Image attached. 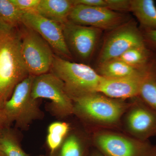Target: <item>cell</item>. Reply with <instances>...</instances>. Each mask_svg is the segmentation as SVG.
<instances>
[{
	"mask_svg": "<svg viewBox=\"0 0 156 156\" xmlns=\"http://www.w3.org/2000/svg\"><path fill=\"white\" fill-rule=\"evenodd\" d=\"M18 28L0 23V108L30 75L21 53Z\"/></svg>",
	"mask_w": 156,
	"mask_h": 156,
	"instance_id": "6da1fadb",
	"label": "cell"
},
{
	"mask_svg": "<svg viewBox=\"0 0 156 156\" xmlns=\"http://www.w3.org/2000/svg\"><path fill=\"white\" fill-rule=\"evenodd\" d=\"M72 100L74 114L88 122L103 126L118 124L131 105L98 92L74 98Z\"/></svg>",
	"mask_w": 156,
	"mask_h": 156,
	"instance_id": "7a4b0ae2",
	"label": "cell"
},
{
	"mask_svg": "<svg viewBox=\"0 0 156 156\" xmlns=\"http://www.w3.org/2000/svg\"><path fill=\"white\" fill-rule=\"evenodd\" d=\"M50 71L63 82L72 99L98 92L103 78L89 66L73 62L55 55Z\"/></svg>",
	"mask_w": 156,
	"mask_h": 156,
	"instance_id": "3957f363",
	"label": "cell"
},
{
	"mask_svg": "<svg viewBox=\"0 0 156 156\" xmlns=\"http://www.w3.org/2000/svg\"><path fill=\"white\" fill-rule=\"evenodd\" d=\"M34 76L29 75L18 84L11 97L1 108L10 125L15 122L17 127L24 129L33 121L43 117L38 100L32 96Z\"/></svg>",
	"mask_w": 156,
	"mask_h": 156,
	"instance_id": "277c9868",
	"label": "cell"
},
{
	"mask_svg": "<svg viewBox=\"0 0 156 156\" xmlns=\"http://www.w3.org/2000/svg\"><path fill=\"white\" fill-rule=\"evenodd\" d=\"M20 27L21 53L30 75L48 73L55 56L52 48L36 32L23 24Z\"/></svg>",
	"mask_w": 156,
	"mask_h": 156,
	"instance_id": "5b68a950",
	"label": "cell"
},
{
	"mask_svg": "<svg viewBox=\"0 0 156 156\" xmlns=\"http://www.w3.org/2000/svg\"><path fill=\"white\" fill-rule=\"evenodd\" d=\"M31 95L35 100L45 98L51 101V108L58 118L74 114L73 102L68 94L64 83L52 73L34 76Z\"/></svg>",
	"mask_w": 156,
	"mask_h": 156,
	"instance_id": "8992f818",
	"label": "cell"
},
{
	"mask_svg": "<svg viewBox=\"0 0 156 156\" xmlns=\"http://www.w3.org/2000/svg\"><path fill=\"white\" fill-rule=\"evenodd\" d=\"M147 45L142 31L129 21L110 31L104 42L98 59V64L119 58L134 47Z\"/></svg>",
	"mask_w": 156,
	"mask_h": 156,
	"instance_id": "52a82bcc",
	"label": "cell"
},
{
	"mask_svg": "<svg viewBox=\"0 0 156 156\" xmlns=\"http://www.w3.org/2000/svg\"><path fill=\"white\" fill-rule=\"evenodd\" d=\"M93 141L105 156H145L152 146L148 141L107 131L95 133Z\"/></svg>",
	"mask_w": 156,
	"mask_h": 156,
	"instance_id": "ba28073f",
	"label": "cell"
},
{
	"mask_svg": "<svg viewBox=\"0 0 156 156\" xmlns=\"http://www.w3.org/2000/svg\"><path fill=\"white\" fill-rule=\"evenodd\" d=\"M69 20L80 25L92 27L101 30L111 31L128 22V17L119 12L104 7L74 5Z\"/></svg>",
	"mask_w": 156,
	"mask_h": 156,
	"instance_id": "9c48e42d",
	"label": "cell"
},
{
	"mask_svg": "<svg viewBox=\"0 0 156 156\" xmlns=\"http://www.w3.org/2000/svg\"><path fill=\"white\" fill-rule=\"evenodd\" d=\"M61 25L66 45L72 55L73 54L83 60L90 58L102 30L76 24L69 20Z\"/></svg>",
	"mask_w": 156,
	"mask_h": 156,
	"instance_id": "30bf717a",
	"label": "cell"
},
{
	"mask_svg": "<svg viewBox=\"0 0 156 156\" xmlns=\"http://www.w3.org/2000/svg\"><path fill=\"white\" fill-rule=\"evenodd\" d=\"M22 24L37 33L59 56L68 59L72 58L61 24L36 13H24Z\"/></svg>",
	"mask_w": 156,
	"mask_h": 156,
	"instance_id": "8fae6325",
	"label": "cell"
},
{
	"mask_svg": "<svg viewBox=\"0 0 156 156\" xmlns=\"http://www.w3.org/2000/svg\"><path fill=\"white\" fill-rule=\"evenodd\" d=\"M125 127L131 136L147 141L156 136V111L144 103L138 97L126 112Z\"/></svg>",
	"mask_w": 156,
	"mask_h": 156,
	"instance_id": "7c38bea8",
	"label": "cell"
},
{
	"mask_svg": "<svg viewBox=\"0 0 156 156\" xmlns=\"http://www.w3.org/2000/svg\"><path fill=\"white\" fill-rule=\"evenodd\" d=\"M145 73L140 75L117 79H107L102 77L98 92L118 100L138 97Z\"/></svg>",
	"mask_w": 156,
	"mask_h": 156,
	"instance_id": "4fadbf2b",
	"label": "cell"
},
{
	"mask_svg": "<svg viewBox=\"0 0 156 156\" xmlns=\"http://www.w3.org/2000/svg\"><path fill=\"white\" fill-rule=\"evenodd\" d=\"M74 6L73 0H41L36 13L62 24L69 20Z\"/></svg>",
	"mask_w": 156,
	"mask_h": 156,
	"instance_id": "5bb4252c",
	"label": "cell"
},
{
	"mask_svg": "<svg viewBox=\"0 0 156 156\" xmlns=\"http://www.w3.org/2000/svg\"><path fill=\"white\" fill-rule=\"evenodd\" d=\"M148 66L143 69L135 68L117 58L98 64L97 72L103 78L117 79L140 75L144 73Z\"/></svg>",
	"mask_w": 156,
	"mask_h": 156,
	"instance_id": "9a60e30c",
	"label": "cell"
},
{
	"mask_svg": "<svg viewBox=\"0 0 156 156\" xmlns=\"http://www.w3.org/2000/svg\"><path fill=\"white\" fill-rule=\"evenodd\" d=\"M143 31L156 30V7L153 0H131V11Z\"/></svg>",
	"mask_w": 156,
	"mask_h": 156,
	"instance_id": "2e32d148",
	"label": "cell"
},
{
	"mask_svg": "<svg viewBox=\"0 0 156 156\" xmlns=\"http://www.w3.org/2000/svg\"><path fill=\"white\" fill-rule=\"evenodd\" d=\"M138 97L156 111V63L154 58L143 77Z\"/></svg>",
	"mask_w": 156,
	"mask_h": 156,
	"instance_id": "e0dca14e",
	"label": "cell"
},
{
	"mask_svg": "<svg viewBox=\"0 0 156 156\" xmlns=\"http://www.w3.org/2000/svg\"><path fill=\"white\" fill-rule=\"evenodd\" d=\"M154 56L150 48L144 45L131 48L118 58L132 67L143 69L151 63Z\"/></svg>",
	"mask_w": 156,
	"mask_h": 156,
	"instance_id": "ac0fdd59",
	"label": "cell"
},
{
	"mask_svg": "<svg viewBox=\"0 0 156 156\" xmlns=\"http://www.w3.org/2000/svg\"><path fill=\"white\" fill-rule=\"evenodd\" d=\"M24 13L11 0H0V23L11 27H19L22 24Z\"/></svg>",
	"mask_w": 156,
	"mask_h": 156,
	"instance_id": "d6986e66",
	"label": "cell"
},
{
	"mask_svg": "<svg viewBox=\"0 0 156 156\" xmlns=\"http://www.w3.org/2000/svg\"><path fill=\"white\" fill-rule=\"evenodd\" d=\"M69 129V124L65 122H55L49 126L47 141L51 154L62 144Z\"/></svg>",
	"mask_w": 156,
	"mask_h": 156,
	"instance_id": "ffe728a7",
	"label": "cell"
},
{
	"mask_svg": "<svg viewBox=\"0 0 156 156\" xmlns=\"http://www.w3.org/2000/svg\"><path fill=\"white\" fill-rule=\"evenodd\" d=\"M0 148L6 156H28L23 150L17 137L9 128L0 132Z\"/></svg>",
	"mask_w": 156,
	"mask_h": 156,
	"instance_id": "44dd1931",
	"label": "cell"
},
{
	"mask_svg": "<svg viewBox=\"0 0 156 156\" xmlns=\"http://www.w3.org/2000/svg\"><path fill=\"white\" fill-rule=\"evenodd\" d=\"M82 144L79 137L71 135L62 143L60 156H83Z\"/></svg>",
	"mask_w": 156,
	"mask_h": 156,
	"instance_id": "7402d4cb",
	"label": "cell"
},
{
	"mask_svg": "<svg viewBox=\"0 0 156 156\" xmlns=\"http://www.w3.org/2000/svg\"><path fill=\"white\" fill-rule=\"evenodd\" d=\"M23 13H36L41 0H11Z\"/></svg>",
	"mask_w": 156,
	"mask_h": 156,
	"instance_id": "603a6c76",
	"label": "cell"
},
{
	"mask_svg": "<svg viewBox=\"0 0 156 156\" xmlns=\"http://www.w3.org/2000/svg\"><path fill=\"white\" fill-rule=\"evenodd\" d=\"M106 8L115 12L131 11V0H105Z\"/></svg>",
	"mask_w": 156,
	"mask_h": 156,
	"instance_id": "cb8c5ba5",
	"label": "cell"
},
{
	"mask_svg": "<svg viewBox=\"0 0 156 156\" xmlns=\"http://www.w3.org/2000/svg\"><path fill=\"white\" fill-rule=\"evenodd\" d=\"M146 44L149 48L156 49V30L142 32Z\"/></svg>",
	"mask_w": 156,
	"mask_h": 156,
	"instance_id": "d4e9b609",
	"label": "cell"
},
{
	"mask_svg": "<svg viewBox=\"0 0 156 156\" xmlns=\"http://www.w3.org/2000/svg\"><path fill=\"white\" fill-rule=\"evenodd\" d=\"M74 5H84L106 8L105 0H73Z\"/></svg>",
	"mask_w": 156,
	"mask_h": 156,
	"instance_id": "484cf974",
	"label": "cell"
},
{
	"mask_svg": "<svg viewBox=\"0 0 156 156\" xmlns=\"http://www.w3.org/2000/svg\"><path fill=\"white\" fill-rule=\"evenodd\" d=\"M10 126V124L8 122L2 109L0 108V131H2L5 128H9Z\"/></svg>",
	"mask_w": 156,
	"mask_h": 156,
	"instance_id": "4316f807",
	"label": "cell"
},
{
	"mask_svg": "<svg viewBox=\"0 0 156 156\" xmlns=\"http://www.w3.org/2000/svg\"><path fill=\"white\" fill-rule=\"evenodd\" d=\"M145 156H156V145L151 146Z\"/></svg>",
	"mask_w": 156,
	"mask_h": 156,
	"instance_id": "83f0119b",
	"label": "cell"
},
{
	"mask_svg": "<svg viewBox=\"0 0 156 156\" xmlns=\"http://www.w3.org/2000/svg\"><path fill=\"white\" fill-rule=\"evenodd\" d=\"M92 156H105L103 154H99V153H95L93 154Z\"/></svg>",
	"mask_w": 156,
	"mask_h": 156,
	"instance_id": "f1b7e54d",
	"label": "cell"
},
{
	"mask_svg": "<svg viewBox=\"0 0 156 156\" xmlns=\"http://www.w3.org/2000/svg\"><path fill=\"white\" fill-rule=\"evenodd\" d=\"M0 156H6L3 151L1 149V148H0Z\"/></svg>",
	"mask_w": 156,
	"mask_h": 156,
	"instance_id": "f546056e",
	"label": "cell"
},
{
	"mask_svg": "<svg viewBox=\"0 0 156 156\" xmlns=\"http://www.w3.org/2000/svg\"><path fill=\"white\" fill-rule=\"evenodd\" d=\"M154 59H155V62L156 63V55H155Z\"/></svg>",
	"mask_w": 156,
	"mask_h": 156,
	"instance_id": "4dcf8cb0",
	"label": "cell"
},
{
	"mask_svg": "<svg viewBox=\"0 0 156 156\" xmlns=\"http://www.w3.org/2000/svg\"><path fill=\"white\" fill-rule=\"evenodd\" d=\"M0 132H1V131H0Z\"/></svg>",
	"mask_w": 156,
	"mask_h": 156,
	"instance_id": "1f68e13d",
	"label": "cell"
},
{
	"mask_svg": "<svg viewBox=\"0 0 156 156\" xmlns=\"http://www.w3.org/2000/svg\"></svg>",
	"mask_w": 156,
	"mask_h": 156,
	"instance_id": "d6a6232c",
	"label": "cell"
}]
</instances>
